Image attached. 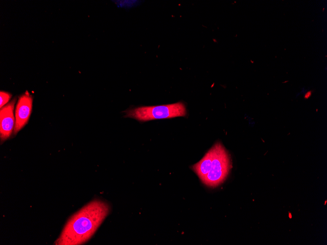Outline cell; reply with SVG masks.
Listing matches in <instances>:
<instances>
[{
  "instance_id": "obj_2",
  "label": "cell",
  "mask_w": 327,
  "mask_h": 245,
  "mask_svg": "<svg viewBox=\"0 0 327 245\" xmlns=\"http://www.w3.org/2000/svg\"><path fill=\"white\" fill-rule=\"evenodd\" d=\"M123 112H125V117L133 118L140 122L184 116L187 113L185 105L182 102L139 107L130 108Z\"/></svg>"
},
{
  "instance_id": "obj_7",
  "label": "cell",
  "mask_w": 327,
  "mask_h": 245,
  "mask_svg": "<svg viewBox=\"0 0 327 245\" xmlns=\"http://www.w3.org/2000/svg\"><path fill=\"white\" fill-rule=\"evenodd\" d=\"M11 97V94L5 91H1L0 92V108L5 106Z\"/></svg>"
},
{
  "instance_id": "obj_5",
  "label": "cell",
  "mask_w": 327,
  "mask_h": 245,
  "mask_svg": "<svg viewBox=\"0 0 327 245\" xmlns=\"http://www.w3.org/2000/svg\"><path fill=\"white\" fill-rule=\"evenodd\" d=\"M16 100L2 107L0 111V136L1 141L8 139L14 132L15 117L14 115Z\"/></svg>"
},
{
  "instance_id": "obj_4",
  "label": "cell",
  "mask_w": 327,
  "mask_h": 245,
  "mask_svg": "<svg viewBox=\"0 0 327 245\" xmlns=\"http://www.w3.org/2000/svg\"><path fill=\"white\" fill-rule=\"evenodd\" d=\"M32 103V97L27 91L19 98L15 110L14 134L19 132L27 124L31 115Z\"/></svg>"
},
{
  "instance_id": "obj_3",
  "label": "cell",
  "mask_w": 327,
  "mask_h": 245,
  "mask_svg": "<svg viewBox=\"0 0 327 245\" xmlns=\"http://www.w3.org/2000/svg\"><path fill=\"white\" fill-rule=\"evenodd\" d=\"M214 155L210 171L202 180L206 185L214 187L226 179L231 168L230 156L227 151L220 143L214 146Z\"/></svg>"
},
{
  "instance_id": "obj_6",
  "label": "cell",
  "mask_w": 327,
  "mask_h": 245,
  "mask_svg": "<svg viewBox=\"0 0 327 245\" xmlns=\"http://www.w3.org/2000/svg\"><path fill=\"white\" fill-rule=\"evenodd\" d=\"M213 146L205 155L203 158L192 167L193 170L202 180L210 170L214 155Z\"/></svg>"
},
{
  "instance_id": "obj_1",
  "label": "cell",
  "mask_w": 327,
  "mask_h": 245,
  "mask_svg": "<svg viewBox=\"0 0 327 245\" xmlns=\"http://www.w3.org/2000/svg\"><path fill=\"white\" fill-rule=\"evenodd\" d=\"M110 209V206L105 201L100 200L91 201L68 220L55 245H79L85 243L95 233Z\"/></svg>"
}]
</instances>
